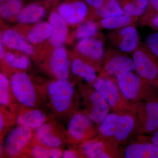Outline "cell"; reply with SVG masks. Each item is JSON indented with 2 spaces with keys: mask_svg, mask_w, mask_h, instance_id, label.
<instances>
[{
  "mask_svg": "<svg viewBox=\"0 0 158 158\" xmlns=\"http://www.w3.org/2000/svg\"><path fill=\"white\" fill-rule=\"evenodd\" d=\"M62 157L63 158H74L82 157L79 151L78 152L72 150H68L62 153Z\"/></svg>",
  "mask_w": 158,
  "mask_h": 158,
  "instance_id": "cell-36",
  "label": "cell"
},
{
  "mask_svg": "<svg viewBox=\"0 0 158 158\" xmlns=\"http://www.w3.org/2000/svg\"><path fill=\"white\" fill-rule=\"evenodd\" d=\"M146 42L149 51L158 58V31L148 35Z\"/></svg>",
  "mask_w": 158,
  "mask_h": 158,
  "instance_id": "cell-34",
  "label": "cell"
},
{
  "mask_svg": "<svg viewBox=\"0 0 158 158\" xmlns=\"http://www.w3.org/2000/svg\"><path fill=\"white\" fill-rule=\"evenodd\" d=\"M138 135L124 148L125 158H158V148L150 137Z\"/></svg>",
  "mask_w": 158,
  "mask_h": 158,
  "instance_id": "cell-10",
  "label": "cell"
},
{
  "mask_svg": "<svg viewBox=\"0 0 158 158\" xmlns=\"http://www.w3.org/2000/svg\"><path fill=\"white\" fill-rule=\"evenodd\" d=\"M47 118L45 113L42 111L33 109L20 114L16 122L19 125L27 127L31 129H37L45 123Z\"/></svg>",
  "mask_w": 158,
  "mask_h": 158,
  "instance_id": "cell-20",
  "label": "cell"
},
{
  "mask_svg": "<svg viewBox=\"0 0 158 158\" xmlns=\"http://www.w3.org/2000/svg\"><path fill=\"white\" fill-rule=\"evenodd\" d=\"M52 31V27L49 22L40 23L29 31L27 38L32 43H40L50 37Z\"/></svg>",
  "mask_w": 158,
  "mask_h": 158,
  "instance_id": "cell-25",
  "label": "cell"
},
{
  "mask_svg": "<svg viewBox=\"0 0 158 158\" xmlns=\"http://www.w3.org/2000/svg\"><path fill=\"white\" fill-rule=\"evenodd\" d=\"M46 1H48V2H51V1H55V0H45Z\"/></svg>",
  "mask_w": 158,
  "mask_h": 158,
  "instance_id": "cell-43",
  "label": "cell"
},
{
  "mask_svg": "<svg viewBox=\"0 0 158 158\" xmlns=\"http://www.w3.org/2000/svg\"><path fill=\"white\" fill-rule=\"evenodd\" d=\"M3 42L10 48L25 53L33 55L34 48L17 31L13 29H9L4 32L2 37Z\"/></svg>",
  "mask_w": 158,
  "mask_h": 158,
  "instance_id": "cell-18",
  "label": "cell"
},
{
  "mask_svg": "<svg viewBox=\"0 0 158 158\" xmlns=\"http://www.w3.org/2000/svg\"><path fill=\"white\" fill-rule=\"evenodd\" d=\"M95 123L84 113H75L69 122L67 132L72 142L81 144L94 138L97 133Z\"/></svg>",
  "mask_w": 158,
  "mask_h": 158,
  "instance_id": "cell-5",
  "label": "cell"
},
{
  "mask_svg": "<svg viewBox=\"0 0 158 158\" xmlns=\"http://www.w3.org/2000/svg\"><path fill=\"white\" fill-rule=\"evenodd\" d=\"M32 129L19 125L7 136L4 142V149L8 156H16L19 154L32 138Z\"/></svg>",
  "mask_w": 158,
  "mask_h": 158,
  "instance_id": "cell-11",
  "label": "cell"
},
{
  "mask_svg": "<svg viewBox=\"0 0 158 158\" xmlns=\"http://www.w3.org/2000/svg\"><path fill=\"white\" fill-rule=\"evenodd\" d=\"M123 9L124 11V14L131 17L140 16L144 12V11L138 8L134 1L125 4L123 7Z\"/></svg>",
  "mask_w": 158,
  "mask_h": 158,
  "instance_id": "cell-32",
  "label": "cell"
},
{
  "mask_svg": "<svg viewBox=\"0 0 158 158\" xmlns=\"http://www.w3.org/2000/svg\"><path fill=\"white\" fill-rule=\"evenodd\" d=\"M135 70L133 59L127 56L116 55L107 59L100 77L116 79V76L120 74Z\"/></svg>",
  "mask_w": 158,
  "mask_h": 158,
  "instance_id": "cell-13",
  "label": "cell"
},
{
  "mask_svg": "<svg viewBox=\"0 0 158 158\" xmlns=\"http://www.w3.org/2000/svg\"><path fill=\"white\" fill-rule=\"evenodd\" d=\"M120 114L112 112L104 118L97 127V137L114 141V136L119 121Z\"/></svg>",
  "mask_w": 158,
  "mask_h": 158,
  "instance_id": "cell-19",
  "label": "cell"
},
{
  "mask_svg": "<svg viewBox=\"0 0 158 158\" xmlns=\"http://www.w3.org/2000/svg\"><path fill=\"white\" fill-rule=\"evenodd\" d=\"M22 0H0V14L5 19H9L19 14L23 7Z\"/></svg>",
  "mask_w": 158,
  "mask_h": 158,
  "instance_id": "cell-26",
  "label": "cell"
},
{
  "mask_svg": "<svg viewBox=\"0 0 158 158\" xmlns=\"http://www.w3.org/2000/svg\"><path fill=\"white\" fill-rule=\"evenodd\" d=\"M138 135H151L158 129V98L134 104Z\"/></svg>",
  "mask_w": 158,
  "mask_h": 158,
  "instance_id": "cell-4",
  "label": "cell"
},
{
  "mask_svg": "<svg viewBox=\"0 0 158 158\" xmlns=\"http://www.w3.org/2000/svg\"><path fill=\"white\" fill-rule=\"evenodd\" d=\"M92 85L94 88L104 98L112 112L121 114L134 111V104L125 98L116 79L100 77Z\"/></svg>",
  "mask_w": 158,
  "mask_h": 158,
  "instance_id": "cell-2",
  "label": "cell"
},
{
  "mask_svg": "<svg viewBox=\"0 0 158 158\" xmlns=\"http://www.w3.org/2000/svg\"><path fill=\"white\" fill-rule=\"evenodd\" d=\"M116 80L125 98L132 103L158 98V88L133 72L120 74Z\"/></svg>",
  "mask_w": 158,
  "mask_h": 158,
  "instance_id": "cell-1",
  "label": "cell"
},
{
  "mask_svg": "<svg viewBox=\"0 0 158 158\" xmlns=\"http://www.w3.org/2000/svg\"><path fill=\"white\" fill-rule=\"evenodd\" d=\"M44 13L45 9L43 6L38 4H30L22 9L18 15L17 20L22 23H32L41 19Z\"/></svg>",
  "mask_w": 158,
  "mask_h": 158,
  "instance_id": "cell-24",
  "label": "cell"
},
{
  "mask_svg": "<svg viewBox=\"0 0 158 158\" xmlns=\"http://www.w3.org/2000/svg\"><path fill=\"white\" fill-rule=\"evenodd\" d=\"M132 22L133 17L124 14L103 18L101 24L104 28L113 30L124 27L131 25Z\"/></svg>",
  "mask_w": 158,
  "mask_h": 158,
  "instance_id": "cell-27",
  "label": "cell"
},
{
  "mask_svg": "<svg viewBox=\"0 0 158 158\" xmlns=\"http://www.w3.org/2000/svg\"><path fill=\"white\" fill-rule=\"evenodd\" d=\"M98 31V26L96 23L87 21L79 26L76 33V37L79 39L90 38L94 36Z\"/></svg>",
  "mask_w": 158,
  "mask_h": 158,
  "instance_id": "cell-30",
  "label": "cell"
},
{
  "mask_svg": "<svg viewBox=\"0 0 158 158\" xmlns=\"http://www.w3.org/2000/svg\"><path fill=\"white\" fill-rule=\"evenodd\" d=\"M52 148L44 147L40 145H36L32 148L31 153L34 158H51Z\"/></svg>",
  "mask_w": 158,
  "mask_h": 158,
  "instance_id": "cell-33",
  "label": "cell"
},
{
  "mask_svg": "<svg viewBox=\"0 0 158 158\" xmlns=\"http://www.w3.org/2000/svg\"><path fill=\"white\" fill-rule=\"evenodd\" d=\"M3 40H2L1 39V47H0V56H1V58L2 59L4 57V50H3Z\"/></svg>",
  "mask_w": 158,
  "mask_h": 158,
  "instance_id": "cell-42",
  "label": "cell"
},
{
  "mask_svg": "<svg viewBox=\"0 0 158 158\" xmlns=\"http://www.w3.org/2000/svg\"><path fill=\"white\" fill-rule=\"evenodd\" d=\"M10 85L13 96L20 103L27 107H34L36 106V89L27 73L18 72L14 74L11 77Z\"/></svg>",
  "mask_w": 158,
  "mask_h": 158,
  "instance_id": "cell-7",
  "label": "cell"
},
{
  "mask_svg": "<svg viewBox=\"0 0 158 158\" xmlns=\"http://www.w3.org/2000/svg\"><path fill=\"white\" fill-rule=\"evenodd\" d=\"M47 91L52 106L58 113H64L71 106L75 89L67 80H58L51 82L48 86Z\"/></svg>",
  "mask_w": 158,
  "mask_h": 158,
  "instance_id": "cell-6",
  "label": "cell"
},
{
  "mask_svg": "<svg viewBox=\"0 0 158 158\" xmlns=\"http://www.w3.org/2000/svg\"><path fill=\"white\" fill-rule=\"evenodd\" d=\"M4 58L9 65L13 68L25 70L30 65V61L27 57L23 56H17L10 52L4 54Z\"/></svg>",
  "mask_w": 158,
  "mask_h": 158,
  "instance_id": "cell-29",
  "label": "cell"
},
{
  "mask_svg": "<svg viewBox=\"0 0 158 158\" xmlns=\"http://www.w3.org/2000/svg\"><path fill=\"white\" fill-rule=\"evenodd\" d=\"M119 34L121 40L118 48L123 52H131L137 48L139 35L137 29L132 26H127L120 30Z\"/></svg>",
  "mask_w": 158,
  "mask_h": 158,
  "instance_id": "cell-21",
  "label": "cell"
},
{
  "mask_svg": "<svg viewBox=\"0 0 158 158\" xmlns=\"http://www.w3.org/2000/svg\"><path fill=\"white\" fill-rule=\"evenodd\" d=\"M58 13L67 23L76 24L82 22L88 12L87 5L81 1H75L61 4Z\"/></svg>",
  "mask_w": 158,
  "mask_h": 158,
  "instance_id": "cell-14",
  "label": "cell"
},
{
  "mask_svg": "<svg viewBox=\"0 0 158 158\" xmlns=\"http://www.w3.org/2000/svg\"><path fill=\"white\" fill-rule=\"evenodd\" d=\"M149 4L151 8L149 14L151 20L153 18L158 15V0H149Z\"/></svg>",
  "mask_w": 158,
  "mask_h": 158,
  "instance_id": "cell-35",
  "label": "cell"
},
{
  "mask_svg": "<svg viewBox=\"0 0 158 158\" xmlns=\"http://www.w3.org/2000/svg\"><path fill=\"white\" fill-rule=\"evenodd\" d=\"M77 49L80 54L91 61L101 62L104 56L103 44L99 40L88 38L82 39Z\"/></svg>",
  "mask_w": 158,
  "mask_h": 158,
  "instance_id": "cell-16",
  "label": "cell"
},
{
  "mask_svg": "<svg viewBox=\"0 0 158 158\" xmlns=\"http://www.w3.org/2000/svg\"><path fill=\"white\" fill-rule=\"evenodd\" d=\"M151 140L158 148V129L151 135Z\"/></svg>",
  "mask_w": 158,
  "mask_h": 158,
  "instance_id": "cell-39",
  "label": "cell"
},
{
  "mask_svg": "<svg viewBox=\"0 0 158 158\" xmlns=\"http://www.w3.org/2000/svg\"><path fill=\"white\" fill-rule=\"evenodd\" d=\"M71 70L74 75L81 77L89 84L93 85L98 78L96 69L93 65L80 59L73 60Z\"/></svg>",
  "mask_w": 158,
  "mask_h": 158,
  "instance_id": "cell-23",
  "label": "cell"
},
{
  "mask_svg": "<svg viewBox=\"0 0 158 158\" xmlns=\"http://www.w3.org/2000/svg\"><path fill=\"white\" fill-rule=\"evenodd\" d=\"M84 1L89 6L95 9L102 7L105 3V0H84Z\"/></svg>",
  "mask_w": 158,
  "mask_h": 158,
  "instance_id": "cell-37",
  "label": "cell"
},
{
  "mask_svg": "<svg viewBox=\"0 0 158 158\" xmlns=\"http://www.w3.org/2000/svg\"><path fill=\"white\" fill-rule=\"evenodd\" d=\"M82 94L85 106L84 113L98 127L110 113V106L104 98L94 88L83 89Z\"/></svg>",
  "mask_w": 158,
  "mask_h": 158,
  "instance_id": "cell-9",
  "label": "cell"
},
{
  "mask_svg": "<svg viewBox=\"0 0 158 158\" xmlns=\"http://www.w3.org/2000/svg\"><path fill=\"white\" fill-rule=\"evenodd\" d=\"M5 127V119H4V117H3L2 113L1 112V114H0V131H2Z\"/></svg>",
  "mask_w": 158,
  "mask_h": 158,
  "instance_id": "cell-41",
  "label": "cell"
},
{
  "mask_svg": "<svg viewBox=\"0 0 158 158\" xmlns=\"http://www.w3.org/2000/svg\"><path fill=\"white\" fill-rule=\"evenodd\" d=\"M96 12L103 19L124 14L118 0H107L102 7L96 9Z\"/></svg>",
  "mask_w": 158,
  "mask_h": 158,
  "instance_id": "cell-28",
  "label": "cell"
},
{
  "mask_svg": "<svg viewBox=\"0 0 158 158\" xmlns=\"http://www.w3.org/2000/svg\"><path fill=\"white\" fill-rule=\"evenodd\" d=\"M150 24L153 28L158 31V15L155 16L151 20Z\"/></svg>",
  "mask_w": 158,
  "mask_h": 158,
  "instance_id": "cell-40",
  "label": "cell"
},
{
  "mask_svg": "<svg viewBox=\"0 0 158 158\" xmlns=\"http://www.w3.org/2000/svg\"><path fill=\"white\" fill-rule=\"evenodd\" d=\"M135 70L138 75L158 88V59L150 51L138 49L133 54Z\"/></svg>",
  "mask_w": 158,
  "mask_h": 158,
  "instance_id": "cell-8",
  "label": "cell"
},
{
  "mask_svg": "<svg viewBox=\"0 0 158 158\" xmlns=\"http://www.w3.org/2000/svg\"><path fill=\"white\" fill-rule=\"evenodd\" d=\"M10 82L5 74L0 75V103L2 106L9 104L10 100Z\"/></svg>",
  "mask_w": 158,
  "mask_h": 158,
  "instance_id": "cell-31",
  "label": "cell"
},
{
  "mask_svg": "<svg viewBox=\"0 0 158 158\" xmlns=\"http://www.w3.org/2000/svg\"><path fill=\"white\" fill-rule=\"evenodd\" d=\"M78 151L82 157L89 158H124L123 146L115 141L97 137L80 144Z\"/></svg>",
  "mask_w": 158,
  "mask_h": 158,
  "instance_id": "cell-3",
  "label": "cell"
},
{
  "mask_svg": "<svg viewBox=\"0 0 158 158\" xmlns=\"http://www.w3.org/2000/svg\"><path fill=\"white\" fill-rule=\"evenodd\" d=\"M36 135L37 140L45 147L58 148L62 144L61 138L55 133L50 123H45L38 128Z\"/></svg>",
  "mask_w": 158,
  "mask_h": 158,
  "instance_id": "cell-22",
  "label": "cell"
},
{
  "mask_svg": "<svg viewBox=\"0 0 158 158\" xmlns=\"http://www.w3.org/2000/svg\"><path fill=\"white\" fill-rule=\"evenodd\" d=\"M137 6L145 12L149 4V0H134Z\"/></svg>",
  "mask_w": 158,
  "mask_h": 158,
  "instance_id": "cell-38",
  "label": "cell"
},
{
  "mask_svg": "<svg viewBox=\"0 0 158 158\" xmlns=\"http://www.w3.org/2000/svg\"><path fill=\"white\" fill-rule=\"evenodd\" d=\"M49 22L52 27L50 37L51 44L56 48L62 47L67 39L68 34L67 23L59 13L53 11L50 15Z\"/></svg>",
  "mask_w": 158,
  "mask_h": 158,
  "instance_id": "cell-17",
  "label": "cell"
},
{
  "mask_svg": "<svg viewBox=\"0 0 158 158\" xmlns=\"http://www.w3.org/2000/svg\"><path fill=\"white\" fill-rule=\"evenodd\" d=\"M120 114L114 141L119 145L127 144L138 135V121L135 111H129Z\"/></svg>",
  "mask_w": 158,
  "mask_h": 158,
  "instance_id": "cell-12",
  "label": "cell"
},
{
  "mask_svg": "<svg viewBox=\"0 0 158 158\" xmlns=\"http://www.w3.org/2000/svg\"><path fill=\"white\" fill-rule=\"evenodd\" d=\"M50 66L52 73L58 80H67L70 63L67 51L64 48H57L54 51L50 61Z\"/></svg>",
  "mask_w": 158,
  "mask_h": 158,
  "instance_id": "cell-15",
  "label": "cell"
}]
</instances>
